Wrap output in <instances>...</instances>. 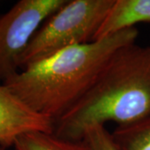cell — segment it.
Here are the masks:
<instances>
[{"label":"cell","instance_id":"obj_9","mask_svg":"<svg viewBox=\"0 0 150 150\" xmlns=\"http://www.w3.org/2000/svg\"><path fill=\"white\" fill-rule=\"evenodd\" d=\"M84 139L89 144L93 150H117L109 133L103 125H96L88 129Z\"/></svg>","mask_w":150,"mask_h":150},{"label":"cell","instance_id":"obj_2","mask_svg":"<svg viewBox=\"0 0 150 150\" xmlns=\"http://www.w3.org/2000/svg\"><path fill=\"white\" fill-rule=\"evenodd\" d=\"M150 117V47L126 45L112 55L83 98L54 123V134L83 139L107 122L129 126Z\"/></svg>","mask_w":150,"mask_h":150},{"label":"cell","instance_id":"obj_7","mask_svg":"<svg viewBox=\"0 0 150 150\" xmlns=\"http://www.w3.org/2000/svg\"><path fill=\"white\" fill-rule=\"evenodd\" d=\"M13 147L15 150H93L84 139H64L54 133L41 131L22 134L14 142Z\"/></svg>","mask_w":150,"mask_h":150},{"label":"cell","instance_id":"obj_3","mask_svg":"<svg viewBox=\"0 0 150 150\" xmlns=\"http://www.w3.org/2000/svg\"><path fill=\"white\" fill-rule=\"evenodd\" d=\"M115 0H68L39 28L22 57L20 70L65 48L93 42Z\"/></svg>","mask_w":150,"mask_h":150},{"label":"cell","instance_id":"obj_1","mask_svg":"<svg viewBox=\"0 0 150 150\" xmlns=\"http://www.w3.org/2000/svg\"><path fill=\"white\" fill-rule=\"evenodd\" d=\"M130 28L93 42L61 50L32 63L3 83L34 112L54 123L83 98L118 49L134 43Z\"/></svg>","mask_w":150,"mask_h":150},{"label":"cell","instance_id":"obj_10","mask_svg":"<svg viewBox=\"0 0 150 150\" xmlns=\"http://www.w3.org/2000/svg\"><path fill=\"white\" fill-rule=\"evenodd\" d=\"M8 148H5V147H4L3 145L0 144V150H7Z\"/></svg>","mask_w":150,"mask_h":150},{"label":"cell","instance_id":"obj_6","mask_svg":"<svg viewBox=\"0 0 150 150\" xmlns=\"http://www.w3.org/2000/svg\"><path fill=\"white\" fill-rule=\"evenodd\" d=\"M143 22H150V0H115L94 40L134 28Z\"/></svg>","mask_w":150,"mask_h":150},{"label":"cell","instance_id":"obj_8","mask_svg":"<svg viewBox=\"0 0 150 150\" xmlns=\"http://www.w3.org/2000/svg\"><path fill=\"white\" fill-rule=\"evenodd\" d=\"M117 150H150V117L111 133Z\"/></svg>","mask_w":150,"mask_h":150},{"label":"cell","instance_id":"obj_4","mask_svg":"<svg viewBox=\"0 0 150 150\" xmlns=\"http://www.w3.org/2000/svg\"><path fill=\"white\" fill-rule=\"evenodd\" d=\"M68 0H20L0 16V81L20 71L22 57L44 22Z\"/></svg>","mask_w":150,"mask_h":150},{"label":"cell","instance_id":"obj_5","mask_svg":"<svg viewBox=\"0 0 150 150\" xmlns=\"http://www.w3.org/2000/svg\"><path fill=\"white\" fill-rule=\"evenodd\" d=\"M54 132V122L34 112L6 87L0 83V144L13 146L22 134Z\"/></svg>","mask_w":150,"mask_h":150}]
</instances>
